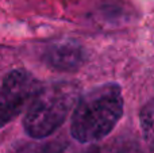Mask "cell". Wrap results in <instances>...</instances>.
<instances>
[{
	"mask_svg": "<svg viewBox=\"0 0 154 153\" xmlns=\"http://www.w3.org/2000/svg\"><path fill=\"white\" fill-rule=\"evenodd\" d=\"M99 153H145L133 140H115L112 144L99 148Z\"/></svg>",
	"mask_w": 154,
	"mask_h": 153,
	"instance_id": "cell-6",
	"label": "cell"
},
{
	"mask_svg": "<svg viewBox=\"0 0 154 153\" xmlns=\"http://www.w3.org/2000/svg\"><path fill=\"white\" fill-rule=\"evenodd\" d=\"M119 84L107 83L80 96L72 114L70 134L80 144H93L112 132L123 115Z\"/></svg>",
	"mask_w": 154,
	"mask_h": 153,
	"instance_id": "cell-1",
	"label": "cell"
},
{
	"mask_svg": "<svg viewBox=\"0 0 154 153\" xmlns=\"http://www.w3.org/2000/svg\"><path fill=\"white\" fill-rule=\"evenodd\" d=\"M41 83L26 69H14L3 77L0 95L2 125L18 117L41 91Z\"/></svg>",
	"mask_w": 154,
	"mask_h": 153,
	"instance_id": "cell-3",
	"label": "cell"
},
{
	"mask_svg": "<svg viewBox=\"0 0 154 153\" xmlns=\"http://www.w3.org/2000/svg\"><path fill=\"white\" fill-rule=\"evenodd\" d=\"M46 153H99V148L89 146V148H82L76 144L62 142L57 145H51L50 149H48Z\"/></svg>",
	"mask_w": 154,
	"mask_h": 153,
	"instance_id": "cell-7",
	"label": "cell"
},
{
	"mask_svg": "<svg viewBox=\"0 0 154 153\" xmlns=\"http://www.w3.org/2000/svg\"><path fill=\"white\" fill-rule=\"evenodd\" d=\"M43 60L50 68L60 72H75L85 60L84 49L75 41L56 42L46 49Z\"/></svg>",
	"mask_w": 154,
	"mask_h": 153,
	"instance_id": "cell-4",
	"label": "cell"
},
{
	"mask_svg": "<svg viewBox=\"0 0 154 153\" xmlns=\"http://www.w3.org/2000/svg\"><path fill=\"white\" fill-rule=\"evenodd\" d=\"M79 99V87L72 81H57L42 87L26 111L24 132L35 140L49 137L66 121Z\"/></svg>",
	"mask_w": 154,
	"mask_h": 153,
	"instance_id": "cell-2",
	"label": "cell"
},
{
	"mask_svg": "<svg viewBox=\"0 0 154 153\" xmlns=\"http://www.w3.org/2000/svg\"><path fill=\"white\" fill-rule=\"evenodd\" d=\"M139 122L145 142L147 148L154 153V98L142 107L139 113Z\"/></svg>",
	"mask_w": 154,
	"mask_h": 153,
	"instance_id": "cell-5",
	"label": "cell"
}]
</instances>
